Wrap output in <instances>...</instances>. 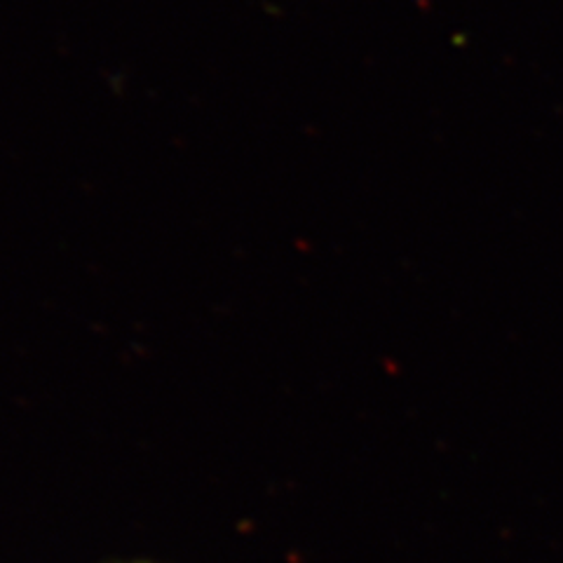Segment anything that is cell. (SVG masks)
Returning <instances> with one entry per match:
<instances>
[]
</instances>
